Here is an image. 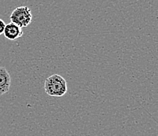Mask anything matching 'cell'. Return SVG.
Segmentation results:
<instances>
[{
    "instance_id": "obj_1",
    "label": "cell",
    "mask_w": 158,
    "mask_h": 136,
    "mask_svg": "<svg viewBox=\"0 0 158 136\" xmlns=\"http://www.w3.org/2000/svg\"><path fill=\"white\" fill-rule=\"evenodd\" d=\"M44 90L48 95L52 97H62L68 91L65 79L58 74L47 77L44 83Z\"/></svg>"
},
{
    "instance_id": "obj_2",
    "label": "cell",
    "mask_w": 158,
    "mask_h": 136,
    "mask_svg": "<svg viewBox=\"0 0 158 136\" xmlns=\"http://www.w3.org/2000/svg\"><path fill=\"white\" fill-rule=\"evenodd\" d=\"M10 19V22L21 28H24L28 26L32 21V14L29 7L18 6L11 13Z\"/></svg>"
},
{
    "instance_id": "obj_3",
    "label": "cell",
    "mask_w": 158,
    "mask_h": 136,
    "mask_svg": "<svg viewBox=\"0 0 158 136\" xmlns=\"http://www.w3.org/2000/svg\"><path fill=\"white\" fill-rule=\"evenodd\" d=\"M4 36L9 40H16L23 35L22 28L10 22L6 25L3 31Z\"/></svg>"
},
{
    "instance_id": "obj_4",
    "label": "cell",
    "mask_w": 158,
    "mask_h": 136,
    "mask_svg": "<svg viewBox=\"0 0 158 136\" xmlns=\"http://www.w3.org/2000/svg\"><path fill=\"white\" fill-rule=\"evenodd\" d=\"M10 84L11 78L9 72L5 67H0V95L9 91Z\"/></svg>"
},
{
    "instance_id": "obj_5",
    "label": "cell",
    "mask_w": 158,
    "mask_h": 136,
    "mask_svg": "<svg viewBox=\"0 0 158 136\" xmlns=\"http://www.w3.org/2000/svg\"><path fill=\"white\" fill-rule=\"evenodd\" d=\"M6 27V24L2 19H0V35H2L3 34L4 29H5Z\"/></svg>"
}]
</instances>
